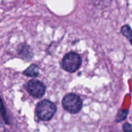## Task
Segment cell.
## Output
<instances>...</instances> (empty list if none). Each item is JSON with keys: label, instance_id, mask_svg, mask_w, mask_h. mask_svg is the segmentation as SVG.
I'll return each instance as SVG.
<instances>
[{"label": "cell", "instance_id": "1", "mask_svg": "<svg viewBox=\"0 0 132 132\" xmlns=\"http://www.w3.org/2000/svg\"><path fill=\"white\" fill-rule=\"evenodd\" d=\"M56 106L54 103L49 100H43L39 101L36 108V114L39 120L48 121L53 118L56 112Z\"/></svg>", "mask_w": 132, "mask_h": 132}, {"label": "cell", "instance_id": "5", "mask_svg": "<svg viewBox=\"0 0 132 132\" xmlns=\"http://www.w3.org/2000/svg\"><path fill=\"white\" fill-rule=\"evenodd\" d=\"M17 53L19 56L26 62L30 61L33 57V52L32 48L26 43L19 44L17 48Z\"/></svg>", "mask_w": 132, "mask_h": 132}, {"label": "cell", "instance_id": "10", "mask_svg": "<svg viewBox=\"0 0 132 132\" xmlns=\"http://www.w3.org/2000/svg\"><path fill=\"white\" fill-rule=\"evenodd\" d=\"M123 131L125 132H132V125L129 123H125L123 125Z\"/></svg>", "mask_w": 132, "mask_h": 132}, {"label": "cell", "instance_id": "9", "mask_svg": "<svg viewBox=\"0 0 132 132\" xmlns=\"http://www.w3.org/2000/svg\"><path fill=\"white\" fill-rule=\"evenodd\" d=\"M128 110H120L116 116V121L120 122L125 120L128 116Z\"/></svg>", "mask_w": 132, "mask_h": 132}, {"label": "cell", "instance_id": "3", "mask_svg": "<svg viewBox=\"0 0 132 132\" xmlns=\"http://www.w3.org/2000/svg\"><path fill=\"white\" fill-rule=\"evenodd\" d=\"M81 57L78 53L75 52H70L63 58L61 66L64 70L69 73H74L79 70L81 66Z\"/></svg>", "mask_w": 132, "mask_h": 132}, {"label": "cell", "instance_id": "8", "mask_svg": "<svg viewBox=\"0 0 132 132\" xmlns=\"http://www.w3.org/2000/svg\"><path fill=\"white\" fill-rule=\"evenodd\" d=\"M0 113H1V115L4 120V121L7 124V125H10V122L9 121V118L7 117V113H6V110L5 108V106H4V104L2 102V98L0 97Z\"/></svg>", "mask_w": 132, "mask_h": 132}, {"label": "cell", "instance_id": "6", "mask_svg": "<svg viewBox=\"0 0 132 132\" xmlns=\"http://www.w3.org/2000/svg\"><path fill=\"white\" fill-rule=\"evenodd\" d=\"M23 74L29 77H36L39 74V67L36 64H32L23 71Z\"/></svg>", "mask_w": 132, "mask_h": 132}, {"label": "cell", "instance_id": "7", "mask_svg": "<svg viewBox=\"0 0 132 132\" xmlns=\"http://www.w3.org/2000/svg\"><path fill=\"white\" fill-rule=\"evenodd\" d=\"M121 33L129 40L132 46V29L128 25H125L121 29Z\"/></svg>", "mask_w": 132, "mask_h": 132}, {"label": "cell", "instance_id": "2", "mask_svg": "<svg viewBox=\"0 0 132 132\" xmlns=\"http://www.w3.org/2000/svg\"><path fill=\"white\" fill-rule=\"evenodd\" d=\"M62 105L67 112L70 114H77L82 109L83 101L78 95L70 93L63 97Z\"/></svg>", "mask_w": 132, "mask_h": 132}, {"label": "cell", "instance_id": "4", "mask_svg": "<svg viewBox=\"0 0 132 132\" xmlns=\"http://www.w3.org/2000/svg\"><path fill=\"white\" fill-rule=\"evenodd\" d=\"M46 90V85L38 80H31L26 84V90L35 98H41L45 94Z\"/></svg>", "mask_w": 132, "mask_h": 132}]
</instances>
